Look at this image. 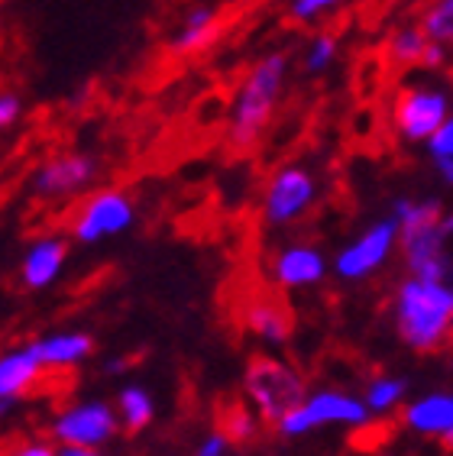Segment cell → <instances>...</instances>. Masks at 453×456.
<instances>
[{"mask_svg": "<svg viewBox=\"0 0 453 456\" xmlns=\"http://www.w3.org/2000/svg\"><path fill=\"white\" fill-rule=\"evenodd\" d=\"M395 220H399L401 249H405V259H408L415 279H444V240L450 233V217H444L441 201H399L395 204Z\"/></svg>", "mask_w": 453, "mask_h": 456, "instance_id": "cell-1", "label": "cell"}, {"mask_svg": "<svg viewBox=\"0 0 453 456\" xmlns=\"http://www.w3.org/2000/svg\"><path fill=\"white\" fill-rule=\"evenodd\" d=\"M453 291L441 281L411 279L399 291V330L421 353L441 350L450 337Z\"/></svg>", "mask_w": 453, "mask_h": 456, "instance_id": "cell-2", "label": "cell"}, {"mask_svg": "<svg viewBox=\"0 0 453 456\" xmlns=\"http://www.w3.org/2000/svg\"><path fill=\"white\" fill-rule=\"evenodd\" d=\"M246 392L259 404L262 418L272 424H279L288 411H295L305 402V382L269 356H253L246 362Z\"/></svg>", "mask_w": 453, "mask_h": 456, "instance_id": "cell-3", "label": "cell"}, {"mask_svg": "<svg viewBox=\"0 0 453 456\" xmlns=\"http://www.w3.org/2000/svg\"><path fill=\"white\" fill-rule=\"evenodd\" d=\"M282 78H285V59L282 55H269L266 61L256 65V71L246 81L243 94L236 101L234 110V140L250 142L259 136V130L269 120L276 97H279Z\"/></svg>", "mask_w": 453, "mask_h": 456, "instance_id": "cell-4", "label": "cell"}, {"mask_svg": "<svg viewBox=\"0 0 453 456\" xmlns=\"http://www.w3.org/2000/svg\"><path fill=\"white\" fill-rule=\"evenodd\" d=\"M327 421H347V424H363L367 421V408L357 402V398L347 395H334V392H324V395L311 398V402H301L295 411H288L279 421V430L285 437H295V434H305L314 424H327Z\"/></svg>", "mask_w": 453, "mask_h": 456, "instance_id": "cell-5", "label": "cell"}, {"mask_svg": "<svg viewBox=\"0 0 453 456\" xmlns=\"http://www.w3.org/2000/svg\"><path fill=\"white\" fill-rule=\"evenodd\" d=\"M395 230H399V220L395 217L375 224L359 243L350 246L347 253H340L337 273L343 275V279H363V275H369L373 269H379L383 259L389 256V249H392Z\"/></svg>", "mask_w": 453, "mask_h": 456, "instance_id": "cell-6", "label": "cell"}, {"mask_svg": "<svg viewBox=\"0 0 453 456\" xmlns=\"http://www.w3.org/2000/svg\"><path fill=\"white\" fill-rule=\"evenodd\" d=\"M113 430H117V421L107 404H81L55 421V437L71 447H95L111 437Z\"/></svg>", "mask_w": 453, "mask_h": 456, "instance_id": "cell-7", "label": "cell"}, {"mask_svg": "<svg viewBox=\"0 0 453 456\" xmlns=\"http://www.w3.org/2000/svg\"><path fill=\"white\" fill-rule=\"evenodd\" d=\"M130 220H133L130 201L117 191H107V194H97L95 201L87 204L85 214H81V220H78V227H75V233H78V240H85V243H95V240L107 237V233H120V230H127L130 227Z\"/></svg>", "mask_w": 453, "mask_h": 456, "instance_id": "cell-8", "label": "cell"}, {"mask_svg": "<svg viewBox=\"0 0 453 456\" xmlns=\"http://www.w3.org/2000/svg\"><path fill=\"white\" fill-rule=\"evenodd\" d=\"M314 198V182L301 168H285L269 188V201H266V214L272 224H285L298 211H305L308 201Z\"/></svg>", "mask_w": 453, "mask_h": 456, "instance_id": "cell-9", "label": "cell"}, {"mask_svg": "<svg viewBox=\"0 0 453 456\" xmlns=\"http://www.w3.org/2000/svg\"><path fill=\"white\" fill-rule=\"evenodd\" d=\"M447 120V97L441 91H415L401 101L399 123L408 140H427Z\"/></svg>", "mask_w": 453, "mask_h": 456, "instance_id": "cell-10", "label": "cell"}, {"mask_svg": "<svg viewBox=\"0 0 453 456\" xmlns=\"http://www.w3.org/2000/svg\"><path fill=\"white\" fill-rule=\"evenodd\" d=\"M95 175V162L87 156H65L49 162L45 168H39L36 175V191L39 194H69L78 191L81 184L91 182Z\"/></svg>", "mask_w": 453, "mask_h": 456, "instance_id": "cell-11", "label": "cell"}, {"mask_svg": "<svg viewBox=\"0 0 453 456\" xmlns=\"http://www.w3.org/2000/svg\"><path fill=\"white\" fill-rule=\"evenodd\" d=\"M43 362L36 360L33 353H10L0 360V398L27 395L33 392L39 376H43Z\"/></svg>", "mask_w": 453, "mask_h": 456, "instance_id": "cell-12", "label": "cell"}, {"mask_svg": "<svg viewBox=\"0 0 453 456\" xmlns=\"http://www.w3.org/2000/svg\"><path fill=\"white\" fill-rule=\"evenodd\" d=\"M405 424L421 434H437V437L450 440L453 430V402L450 395H431L424 402H415L405 411Z\"/></svg>", "mask_w": 453, "mask_h": 456, "instance_id": "cell-13", "label": "cell"}, {"mask_svg": "<svg viewBox=\"0 0 453 456\" xmlns=\"http://www.w3.org/2000/svg\"><path fill=\"white\" fill-rule=\"evenodd\" d=\"M62 263H65V243L62 240H43L27 253L23 279H27L29 289H43V285H49L55 279Z\"/></svg>", "mask_w": 453, "mask_h": 456, "instance_id": "cell-14", "label": "cell"}, {"mask_svg": "<svg viewBox=\"0 0 453 456\" xmlns=\"http://www.w3.org/2000/svg\"><path fill=\"white\" fill-rule=\"evenodd\" d=\"M246 324L272 343H282L292 334V314L282 307V301H272V298L253 301L250 311H246Z\"/></svg>", "mask_w": 453, "mask_h": 456, "instance_id": "cell-15", "label": "cell"}, {"mask_svg": "<svg viewBox=\"0 0 453 456\" xmlns=\"http://www.w3.org/2000/svg\"><path fill=\"white\" fill-rule=\"evenodd\" d=\"M276 273H279L282 285H311V281H317L324 275V259H321V253H314V249L295 246V249L282 253Z\"/></svg>", "mask_w": 453, "mask_h": 456, "instance_id": "cell-16", "label": "cell"}, {"mask_svg": "<svg viewBox=\"0 0 453 456\" xmlns=\"http://www.w3.org/2000/svg\"><path fill=\"white\" fill-rule=\"evenodd\" d=\"M91 337L85 334H69V337H53V340H43L29 346L39 362H49V366H71V362L85 360L87 353H91Z\"/></svg>", "mask_w": 453, "mask_h": 456, "instance_id": "cell-17", "label": "cell"}, {"mask_svg": "<svg viewBox=\"0 0 453 456\" xmlns=\"http://www.w3.org/2000/svg\"><path fill=\"white\" fill-rule=\"evenodd\" d=\"M218 434L230 444H250L256 437V424L250 418V411L243 408V402L236 398H224L218 408Z\"/></svg>", "mask_w": 453, "mask_h": 456, "instance_id": "cell-18", "label": "cell"}, {"mask_svg": "<svg viewBox=\"0 0 453 456\" xmlns=\"http://www.w3.org/2000/svg\"><path fill=\"white\" fill-rule=\"evenodd\" d=\"M120 408H123V418H127V434H136L149 424L152 418V402L143 388H123L120 395Z\"/></svg>", "mask_w": 453, "mask_h": 456, "instance_id": "cell-19", "label": "cell"}, {"mask_svg": "<svg viewBox=\"0 0 453 456\" xmlns=\"http://www.w3.org/2000/svg\"><path fill=\"white\" fill-rule=\"evenodd\" d=\"M210 27H214V10H210V7L194 10V13H188V23H185L182 36L175 39V45H178V49H194L198 43H204V39H208Z\"/></svg>", "mask_w": 453, "mask_h": 456, "instance_id": "cell-20", "label": "cell"}, {"mask_svg": "<svg viewBox=\"0 0 453 456\" xmlns=\"http://www.w3.org/2000/svg\"><path fill=\"white\" fill-rule=\"evenodd\" d=\"M427 140H431V152H434L437 166H441V175L450 182V175H453V162H450V156H453V123L444 120L434 133H431V136H427Z\"/></svg>", "mask_w": 453, "mask_h": 456, "instance_id": "cell-21", "label": "cell"}, {"mask_svg": "<svg viewBox=\"0 0 453 456\" xmlns=\"http://www.w3.org/2000/svg\"><path fill=\"white\" fill-rule=\"evenodd\" d=\"M450 29H453V0H441V4L427 13L424 36H431L434 43H444V39H450Z\"/></svg>", "mask_w": 453, "mask_h": 456, "instance_id": "cell-22", "label": "cell"}, {"mask_svg": "<svg viewBox=\"0 0 453 456\" xmlns=\"http://www.w3.org/2000/svg\"><path fill=\"white\" fill-rule=\"evenodd\" d=\"M424 45H427L424 33H418V29H401V33H395V39H392V53L399 61H415V59H421Z\"/></svg>", "mask_w": 453, "mask_h": 456, "instance_id": "cell-23", "label": "cell"}, {"mask_svg": "<svg viewBox=\"0 0 453 456\" xmlns=\"http://www.w3.org/2000/svg\"><path fill=\"white\" fill-rule=\"evenodd\" d=\"M401 392H405V382H399V379H383V382H375V386L369 388V408L385 411V408H392V404L399 402Z\"/></svg>", "mask_w": 453, "mask_h": 456, "instance_id": "cell-24", "label": "cell"}, {"mask_svg": "<svg viewBox=\"0 0 453 456\" xmlns=\"http://www.w3.org/2000/svg\"><path fill=\"white\" fill-rule=\"evenodd\" d=\"M392 430H395V424L392 421H379V424H369V428H363V430H357L353 434V447L357 450H363V453H369V450H375L383 440H389L392 437Z\"/></svg>", "mask_w": 453, "mask_h": 456, "instance_id": "cell-25", "label": "cell"}, {"mask_svg": "<svg viewBox=\"0 0 453 456\" xmlns=\"http://www.w3.org/2000/svg\"><path fill=\"white\" fill-rule=\"evenodd\" d=\"M334 49H337V43H334L331 36H317V43L311 45V55H308V69L311 71L324 69L334 59Z\"/></svg>", "mask_w": 453, "mask_h": 456, "instance_id": "cell-26", "label": "cell"}, {"mask_svg": "<svg viewBox=\"0 0 453 456\" xmlns=\"http://www.w3.org/2000/svg\"><path fill=\"white\" fill-rule=\"evenodd\" d=\"M331 4H337V0H295V4H292V13H295L298 20H308V17H314V13H321L324 7H331Z\"/></svg>", "mask_w": 453, "mask_h": 456, "instance_id": "cell-27", "label": "cell"}, {"mask_svg": "<svg viewBox=\"0 0 453 456\" xmlns=\"http://www.w3.org/2000/svg\"><path fill=\"white\" fill-rule=\"evenodd\" d=\"M20 117V101L13 94H0V130Z\"/></svg>", "mask_w": 453, "mask_h": 456, "instance_id": "cell-28", "label": "cell"}, {"mask_svg": "<svg viewBox=\"0 0 453 456\" xmlns=\"http://www.w3.org/2000/svg\"><path fill=\"white\" fill-rule=\"evenodd\" d=\"M224 444H226V440L220 437V434H214V437H210L208 444L201 447V453H198V456H220V450H224Z\"/></svg>", "mask_w": 453, "mask_h": 456, "instance_id": "cell-29", "label": "cell"}, {"mask_svg": "<svg viewBox=\"0 0 453 456\" xmlns=\"http://www.w3.org/2000/svg\"><path fill=\"white\" fill-rule=\"evenodd\" d=\"M421 59L427 61V65H441V61H444V49H441V45H424V53H421Z\"/></svg>", "mask_w": 453, "mask_h": 456, "instance_id": "cell-30", "label": "cell"}, {"mask_svg": "<svg viewBox=\"0 0 453 456\" xmlns=\"http://www.w3.org/2000/svg\"><path fill=\"white\" fill-rule=\"evenodd\" d=\"M13 456H55L53 450L49 447H39V444H36V447H23V450H17V453Z\"/></svg>", "mask_w": 453, "mask_h": 456, "instance_id": "cell-31", "label": "cell"}, {"mask_svg": "<svg viewBox=\"0 0 453 456\" xmlns=\"http://www.w3.org/2000/svg\"><path fill=\"white\" fill-rule=\"evenodd\" d=\"M62 456H97V453L87 447H69V450H62Z\"/></svg>", "mask_w": 453, "mask_h": 456, "instance_id": "cell-32", "label": "cell"}, {"mask_svg": "<svg viewBox=\"0 0 453 456\" xmlns=\"http://www.w3.org/2000/svg\"><path fill=\"white\" fill-rule=\"evenodd\" d=\"M10 411V398H0V418Z\"/></svg>", "mask_w": 453, "mask_h": 456, "instance_id": "cell-33", "label": "cell"}]
</instances>
